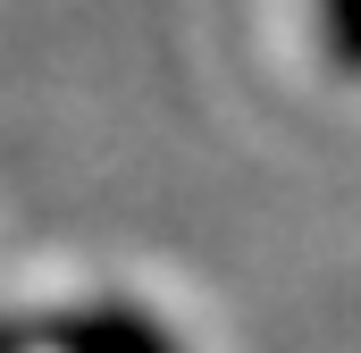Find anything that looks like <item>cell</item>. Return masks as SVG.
I'll list each match as a JSON object with an SVG mask.
<instances>
[{"mask_svg": "<svg viewBox=\"0 0 361 353\" xmlns=\"http://www.w3.org/2000/svg\"><path fill=\"white\" fill-rule=\"evenodd\" d=\"M51 345L59 353H177L160 337V320H143L135 303H92V311H68L59 328H51Z\"/></svg>", "mask_w": 361, "mask_h": 353, "instance_id": "1", "label": "cell"}, {"mask_svg": "<svg viewBox=\"0 0 361 353\" xmlns=\"http://www.w3.org/2000/svg\"><path fill=\"white\" fill-rule=\"evenodd\" d=\"M311 17H319V51H328L345 76H361V0H319Z\"/></svg>", "mask_w": 361, "mask_h": 353, "instance_id": "2", "label": "cell"}, {"mask_svg": "<svg viewBox=\"0 0 361 353\" xmlns=\"http://www.w3.org/2000/svg\"><path fill=\"white\" fill-rule=\"evenodd\" d=\"M0 353H25V337H17V328H0Z\"/></svg>", "mask_w": 361, "mask_h": 353, "instance_id": "3", "label": "cell"}]
</instances>
